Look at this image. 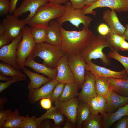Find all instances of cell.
<instances>
[{
	"label": "cell",
	"instance_id": "1",
	"mask_svg": "<svg viewBox=\"0 0 128 128\" xmlns=\"http://www.w3.org/2000/svg\"><path fill=\"white\" fill-rule=\"evenodd\" d=\"M61 40L60 46L65 55L80 54L90 43L94 35L85 26L80 31H69L60 26Z\"/></svg>",
	"mask_w": 128,
	"mask_h": 128
},
{
	"label": "cell",
	"instance_id": "2",
	"mask_svg": "<svg viewBox=\"0 0 128 128\" xmlns=\"http://www.w3.org/2000/svg\"><path fill=\"white\" fill-rule=\"evenodd\" d=\"M66 9L65 5L49 2L39 7L26 24L46 29L49 22L63 15Z\"/></svg>",
	"mask_w": 128,
	"mask_h": 128
},
{
	"label": "cell",
	"instance_id": "3",
	"mask_svg": "<svg viewBox=\"0 0 128 128\" xmlns=\"http://www.w3.org/2000/svg\"><path fill=\"white\" fill-rule=\"evenodd\" d=\"M113 49L106 37L99 34L94 35L89 45L80 53L85 61L87 62L92 59H100L102 64L109 66L111 64L109 58L103 51L105 48Z\"/></svg>",
	"mask_w": 128,
	"mask_h": 128
},
{
	"label": "cell",
	"instance_id": "4",
	"mask_svg": "<svg viewBox=\"0 0 128 128\" xmlns=\"http://www.w3.org/2000/svg\"><path fill=\"white\" fill-rule=\"evenodd\" d=\"M65 55L60 45H54L45 42L37 44L30 56L34 59L37 57H40L43 60V64L54 69L57 68L58 62Z\"/></svg>",
	"mask_w": 128,
	"mask_h": 128
},
{
	"label": "cell",
	"instance_id": "5",
	"mask_svg": "<svg viewBox=\"0 0 128 128\" xmlns=\"http://www.w3.org/2000/svg\"><path fill=\"white\" fill-rule=\"evenodd\" d=\"M37 45L32 36L30 27L25 26L23 29L22 39L17 48V62L20 69L22 70L25 67L24 64L25 60L32 55Z\"/></svg>",
	"mask_w": 128,
	"mask_h": 128
},
{
	"label": "cell",
	"instance_id": "6",
	"mask_svg": "<svg viewBox=\"0 0 128 128\" xmlns=\"http://www.w3.org/2000/svg\"><path fill=\"white\" fill-rule=\"evenodd\" d=\"M65 11L63 15L56 19L60 25L66 22L69 21L77 28H79L81 24L89 28L91 21L92 18L83 13L82 9H75L72 7L71 2H68L65 4Z\"/></svg>",
	"mask_w": 128,
	"mask_h": 128
},
{
	"label": "cell",
	"instance_id": "7",
	"mask_svg": "<svg viewBox=\"0 0 128 128\" xmlns=\"http://www.w3.org/2000/svg\"><path fill=\"white\" fill-rule=\"evenodd\" d=\"M103 7H108L118 12H127L128 11V0H99L93 4L85 5L82 10L85 14H91L95 15L96 12L93 10Z\"/></svg>",
	"mask_w": 128,
	"mask_h": 128
},
{
	"label": "cell",
	"instance_id": "8",
	"mask_svg": "<svg viewBox=\"0 0 128 128\" xmlns=\"http://www.w3.org/2000/svg\"><path fill=\"white\" fill-rule=\"evenodd\" d=\"M23 29L21 30L17 37L10 43L2 46L0 49V60L19 70L20 69L18 63L17 48L23 38Z\"/></svg>",
	"mask_w": 128,
	"mask_h": 128
},
{
	"label": "cell",
	"instance_id": "9",
	"mask_svg": "<svg viewBox=\"0 0 128 128\" xmlns=\"http://www.w3.org/2000/svg\"><path fill=\"white\" fill-rule=\"evenodd\" d=\"M69 63L75 79V82L81 88L85 80L86 63L80 54L68 55Z\"/></svg>",
	"mask_w": 128,
	"mask_h": 128
},
{
	"label": "cell",
	"instance_id": "10",
	"mask_svg": "<svg viewBox=\"0 0 128 128\" xmlns=\"http://www.w3.org/2000/svg\"><path fill=\"white\" fill-rule=\"evenodd\" d=\"M85 69L89 71L94 75L95 78L101 77L119 78H128V75L125 69L120 71H113L96 65L91 60L86 63Z\"/></svg>",
	"mask_w": 128,
	"mask_h": 128
},
{
	"label": "cell",
	"instance_id": "11",
	"mask_svg": "<svg viewBox=\"0 0 128 128\" xmlns=\"http://www.w3.org/2000/svg\"><path fill=\"white\" fill-rule=\"evenodd\" d=\"M1 24L5 30L4 33L9 36L11 41L17 37L26 24L23 19L20 20L13 14L7 15L3 20Z\"/></svg>",
	"mask_w": 128,
	"mask_h": 128
},
{
	"label": "cell",
	"instance_id": "12",
	"mask_svg": "<svg viewBox=\"0 0 128 128\" xmlns=\"http://www.w3.org/2000/svg\"><path fill=\"white\" fill-rule=\"evenodd\" d=\"M79 100L76 97L69 101H58L54 103L57 109L62 113L75 127H76L77 109Z\"/></svg>",
	"mask_w": 128,
	"mask_h": 128
},
{
	"label": "cell",
	"instance_id": "13",
	"mask_svg": "<svg viewBox=\"0 0 128 128\" xmlns=\"http://www.w3.org/2000/svg\"><path fill=\"white\" fill-rule=\"evenodd\" d=\"M49 2V0H23L20 6L15 9L13 15L18 17L29 12L28 16L23 19L26 24L39 8Z\"/></svg>",
	"mask_w": 128,
	"mask_h": 128
},
{
	"label": "cell",
	"instance_id": "14",
	"mask_svg": "<svg viewBox=\"0 0 128 128\" xmlns=\"http://www.w3.org/2000/svg\"><path fill=\"white\" fill-rule=\"evenodd\" d=\"M58 83L56 79H52L41 87L29 91L27 95L29 103L34 104L40 99L50 98L55 87Z\"/></svg>",
	"mask_w": 128,
	"mask_h": 128
},
{
	"label": "cell",
	"instance_id": "15",
	"mask_svg": "<svg viewBox=\"0 0 128 128\" xmlns=\"http://www.w3.org/2000/svg\"><path fill=\"white\" fill-rule=\"evenodd\" d=\"M85 80L82 85L78 98L82 102H87L91 98L96 96L95 88V79L94 75L89 71L86 70Z\"/></svg>",
	"mask_w": 128,
	"mask_h": 128
},
{
	"label": "cell",
	"instance_id": "16",
	"mask_svg": "<svg viewBox=\"0 0 128 128\" xmlns=\"http://www.w3.org/2000/svg\"><path fill=\"white\" fill-rule=\"evenodd\" d=\"M56 79L59 83L64 84L75 82V79L69 66L68 55H65L60 59L57 67Z\"/></svg>",
	"mask_w": 128,
	"mask_h": 128
},
{
	"label": "cell",
	"instance_id": "17",
	"mask_svg": "<svg viewBox=\"0 0 128 128\" xmlns=\"http://www.w3.org/2000/svg\"><path fill=\"white\" fill-rule=\"evenodd\" d=\"M102 18L109 26L110 31L123 36L126 28L120 22L115 11L109 9L106 10L103 14Z\"/></svg>",
	"mask_w": 128,
	"mask_h": 128
},
{
	"label": "cell",
	"instance_id": "18",
	"mask_svg": "<svg viewBox=\"0 0 128 128\" xmlns=\"http://www.w3.org/2000/svg\"><path fill=\"white\" fill-rule=\"evenodd\" d=\"M24 65L32 68L36 72L41 73L47 76L52 79H55L57 74V68L53 69L50 68L43 64L37 63L34 59L29 56L25 60Z\"/></svg>",
	"mask_w": 128,
	"mask_h": 128
},
{
	"label": "cell",
	"instance_id": "19",
	"mask_svg": "<svg viewBox=\"0 0 128 128\" xmlns=\"http://www.w3.org/2000/svg\"><path fill=\"white\" fill-rule=\"evenodd\" d=\"M61 25L56 20H53L49 22L46 29V42L54 45H60L61 40Z\"/></svg>",
	"mask_w": 128,
	"mask_h": 128
},
{
	"label": "cell",
	"instance_id": "20",
	"mask_svg": "<svg viewBox=\"0 0 128 128\" xmlns=\"http://www.w3.org/2000/svg\"><path fill=\"white\" fill-rule=\"evenodd\" d=\"M65 116L55 106L52 107L45 113L36 118V120L40 124L45 119H52L55 122L54 128H59L65 121Z\"/></svg>",
	"mask_w": 128,
	"mask_h": 128
},
{
	"label": "cell",
	"instance_id": "21",
	"mask_svg": "<svg viewBox=\"0 0 128 128\" xmlns=\"http://www.w3.org/2000/svg\"><path fill=\"white\" fill-rule=\"evenodd\" d=\"M107 112H114L128 103V96L120 95L112 91L106 98Z\"/></svg>",
	"mask_w": 128,
	"mask_h": 128
},
{
	"label": "cell",
	"instance_id": "22",
	"mask_svg": "<svg viewBox=\"0 0 128 128\" xmlns=\"http://www.w3.org/2000/svg\"><path fill=\"white\" fill-rule=\"evenodd\" d=\"M125 116H128V103L114 112H108L103 116L102 128H109L115 122Z\"/></svg>",
	"mask_w": 128,
	"mask_h": 128
},
{
	"label": "cell",
	"instance_id": "23",
	"mask_svg": "<svg viewBox=\"0 0 128 128\" xmlns=\"http://www.w3.org/2000/svg\"><path fill=\"white\" fill-rule=\"evenodd\" d=\"M22 70L30 80L27 86L29 91L38 88L52 80L49 78L45 77L43 75L33 72L27 69L25 67Z\"/></svg>",
	"mask_w": 128,
	"mask_h": 128
},
{
	"label": "cell",
	"instance_id": "24",
	"mask_svg": "<svg viewBox=\"0 0 128 128\" xmlns=\"http://www.w3.org/2000/svg\"><path fill=\"white\" fill-rule=\"evenodd\" d=\"M104 78L111 87L112 91L120 95L128 96V78Z\"/></svg>",
	"mask_w": 128,
	"mask_h": 128
},
{
	"label": "cell",
	"instance_id": "25",
	"mask_svg": "<svg viewBox=\"0 0 128 128\" xmlns=\"http://www.w3.org/2000/svg\"><path fill=\"white\" fill-rule=\"evenodd\" d=\"M79 88L75 82L65 84L62 93L58 101L64 102L77 97L79 94Z\"/></svg>",
	"mask_w": 128,
	"mask_h": 128
},
{
	"label": "cell",
	"instance_id": "26",
	"mask_svg": "<svg viewBox=\"0 0 128 128\" xmlns=\"http://www.w3.org/2000/svg\"><path fill=\"white\" fill-rule=\"evenodd\" d=\"M25 117L20 115L19 110L16 109L9 115L2 128H20Z\"/></svg>",
	"mask_w": 128,
	"mask_h": 128
},
{
	"label": "cell",
	"instance_id": "27",
	"mask_svg": "<svg viewBox=\"0 0 128 128\" xmlns=\"http://www.w3.org/2000/svg\"><path fill=\"white\" fill-rule=\"evenodd\" d=\"M90 114L88 102L79 101L77 109L76 126L78 128H81L82 123L87 119Z\"/></svg>",
	"mask_w": 128,
	"mask_h": 128
},
{
	"label": "cell",
	"instance_id": "28",
	"mask_svg": "<svg viewBox=\"0 0 128 128\" xmlns=\"http://www.w3.org/2000/svg\"><path fill=\"white\" fill-rule=\"evenodd\" d=\"M95 79V88L97 95L107 98L112 91L111 87L104 77Z\"/></svg>",
	"mask_w": 128,
	"mask_h": 128
},
{
	"label": "cell",
	"instance_id": "29",
	"mask_svg": "<svg viewBox=\"0 0 128 128\" xmlns=\"http://www.w3.org/2000/svg\"><path fill=\"white\" fill-rule=\"evenodd\" d=\"M0 74L5 77L9 76L13 77L18 76L27 78L26 76L21 71L3 62L0 63Z\"/></svg>",
	"mask_w": 128,
	"mask_h": 128
},
{
	"label": "cell",
	"instance_id": "30",
	"mask_svg": "<svg viewBox=\"0 0 128 128\" xmlns=\"http://www.w3.org/2000/svg\"><path fill=\"white\" fill-rule=\"evenodd\" d=\"M30 27L32 36L37 44L46 42L47 36L46 28L34 27Z\"/></svg>",
	"mask_w": 128,
	"mask_h": 128
},
{
	"label": "cell",
	"instance_id": "31",
	"mask_svg": "<svg viewBox=\"0 0 128 128\" xmlns=\"http://www.w3.org/2000/svg\"><path fill=\"white\" fill-rule=\"evenodd\" d=\"M103 116L95 115L90 114L87 119L83 122L85 128H102V122Z\"/></svg>",
	"mask_w": 128,
	"mask_h": 128
},
{
	"label": "cell",
	"instance_id": "32",
	"mask_svg": "<svg viewBox=\"0 0 128 128\" xmlns=\"http://www.w3.org/2000/svg\"><path fill=\"white\" fill-rule=\"evenodd\" d=\"M106 37L112 48L118 52L120 50L123 41L125 40L123 36L118 35L110 31Z\"/></svg>",
	"mask_w": 128,
	"mask_h": 128
},
{
	"label": "cell",
	"instance_id": "33",
	"mask_svg": "<svg viewBox=\"0 0 128 128\" xmlns=\"http://www.w3.org/2000/svg\"><path fill=\"white\" fill-rule=\"evenodd\" d=\"M108 53V56L118 61L123 65L128 75V57L122 56L114 49L110 50Z\"/></svg>",
	"mask_w": 128,
	"mask_h": 128
},
{
	"label": "cell",
	"instance_id": "34",
	"mask_svg": "<svg viewBox=\"0 0 128 128\" xmlns=\"http://www.w3.org/2000/svg\"><path fill=\"white\" fill-rule=\"evenodd\" d=\"M36 117L33 115L29 117L28 115L25 116L20 128H39V123L36 120Z\"/></svg>",
	"mask_w": 128,
	"mask_h": 128
},
{
	"label": "cell",
	"instance_id": "35",
	"mask_svg": "<svg viewBox=\"0 0 128 128\" xmlns=\"http://www.w3.org/2000/svg\"><path fill=\"white\" fill-rule=\"evenodd\" d=\"M65 84L58 83L55 87L50 98L52 103L58 101L63 91Z\"/></svg>",
	"mask_w": 128,
	"mask_h": 128
},
{
	"label": "cell",
	"instance_id": "36",
	"mask_svg": "<svg viewBox=\"0 0 128 128\" xmlns=\"http://www.w3.org/2000/svg\"><path fill=\"white\" fill-rule=\"evenodd\" d=\"M99 113L103 116L107 113V103L106 99L100 95L97 96Z\"/></svg>",
	"mask_w": 128,
	"mask_h": 128
},
{
	"label": "cell",
	"instance_id": "37",
	"mask_svg": "<svg viewBox=\"0 0 128 128\" xmlns=\"http://www.w3.org/2000/svg\"><path fill=\"white\" fill-rule=\"evenodd\" d=\"M88 103L91 114L98 115L99 113L97 96L91 98Z\"/></svg>",
	"mask_w": 128,
	"mask_h": 128
},
{
	"label": "cell",
	"instance_id": "38",
	"mask_svg": "<svg viewBox=\"0 0 128 128\" xmlns=\"http://www.w3.org/2000/svg\"><path fill=\"white\" fill-rule=\"evenodd\" d=\"M12 78V79L4 82L0 83V93L8 88L12 83L17 82L25 80L26 78L20 76H15Z\"/></svg>",
	"mask_w": 128,
	"mask_h": 128
},
{
	"label": "cell",
	"instance_id": "39",
	"mask_svg": "<svg viewBox=\"0 0 128 128\" xmlns=\"http://www.w3.org/2000/svg\"><path fill=\"white\" fill-rule=\"evenodd\" d=\"M10 6L8 0H0V16L3 17L9 13Z\"/></svg>",
	"mask_w": 128,
	"mask_h": 128
},
{
	"label": "cell",
	"instance_id": "40",
	"mask_svg": "<svg viewBox=\"0 0 128 128\" xmlns=\"http://www.w3.org/2000/svg\"><path fill=\"white\" fill-rule=\"evenodd\" d=\"M97 31L99 34L106 36L110 32V27L106 24L102 23L100 24L97 27Z\"/></svg>",
	"mask_w": 128,
	"mask_h": 128
},
{
	"label": "cell",
	"instance_id": "41",
	"mask_svg": "<svg viewBox=\"0 0 128 128\" xmlns=\"http://www.w3.org/2000/svg\"><path fill=\"white\" fill-rule=\"evenodd\" d=\"M12 111L8 109L4 111H0V128H2L8 116Z\"/></svg>",
	"mask_w": 128,
	"mask_h": 128
},
{
	"label": "cell",
	"instance_id": "42",
	"mask_svg": "<svg viewBox=\"0 0 128 128\" xmlns=\"http://www.w3.org/2000/svg\"><path fill=\"white\" fill-rule=\"evenodd\" d=\"M70 1L73 7L75 9H82L85 5V0H69Z\"/></svg>",
	"mask_w": 128,
	"mask_h": 128
},
{
	"label": "cell",
	"instance_id": "43",
	"mask_svg": "<svg viewBox=\"0 0 128 128\" xmlns=\"http://www.w3.org/2000/svg\"><path fill=\"white\" fill-rule=\"evenodd\" d=\"M127 116H125L118 120L114 125L115 128H127Z\"/></svg>",
	"mask_w": 128,
	"mask_h": 128
},
{
	"label": "cell",
	"instance_id": "44",
	"mask_svg": "<svg viewBox=\"0 0 128 128\" xmlns=\"http://www.w3.org/2000/svg\"><path fill=\"white\" fill-rule=\"evenodd\" d=\"M52 102L50 98H44L40 101V104L43 109L49 110L51 107Z\"/></svg>",
	"mask_w": 128,
	"mask_h": 128
},
{
	"label": "cell",
	"instance_id": "45",
	"mask_svg": "<svg viewBox=\"0 0 128 128\" xmlns=\"http://www.w3.org/2000/svg\"><path fill=\"white\" fill-rule=\"evenodd\" d=\"M11 41L9 36L6 34H4L0 35V48L6 45Z\"/></svg>",
	"mask_w": 128,
	"mask_h": 128
},
{
	"label": "cell",
	"instance_id": "46",
	"mask_svg": "<svg viewBox=\"0 0 128 128\" xmlns=\"http://www.w3.org/2000/svg\"><path fill=\"white\" fill-rule=\"evenodd\" d=\"M49 119H46L43 120L39 124V128H54V124H53Z\"/></svg>",
	"mask_w": 128,
	"mask_h": 128
},
{
	"label": "cell",
	"instance_id": "47",
	"mask_svg": "<svg viewBox=\"0 0 128 128\" xmlns=\"http://www.w3.org/2000/svg\"><path fill=\"white\" fill-rule=\"evenodd\" d=\"M18 0H11L10 1V6L9 13L11 14H13L15 9L17 2Z\"/></svg>",
	"mask_w": 128,
	"mask_h": 128
},
{
	"label": "cell",
	"instance_id": "48",
	"mask_svg": "<svg viewBox=\"0 0 128 128\" xmlns=\"http://www.w3.org/2000/svg\"><path fill=\"white\" fill-rule=\"evenodd\" d=\"M8 101L6 97L5 96L0 98V111L5 110V104Z\"/></svg>",
	"mask_w": 128,
	"mask_h": 128
},
{
	"label": "cell",
	"instance_id": "49",
	"mask_svg": "<svg viewBox=\"0 0 128 128\" xmlns=\"http://www.w3.org/2000/svg\"><path fill=\"white\" fill-rule=\"evenodd\" d=\"M125 40L123 41L120 47V50L122 51H128V42Z\"/></svg>",
	"mask_w": 128,
	"mask_h": 128
},
{
	"label": "cell",
	"instance_id": "50",
	"mask_svg": "<svg viewBox=\"0 0 128 128\" xmlns=\"http://www.w3.org/2000/svg\"><path fill=\"white\" fill-rule=\"evenodd\" d=\"M68 1L69 0H49V2L58 5H61L66 4Z\"/></svg>",
	"mask_w": 128,
	"mask_h": 128
},
{
	"label": "cell",
	"instance_id": "51",
	"mask_svg": "<svg viewBox=\"0 0 128 128\" xmlns=\"http://www.w3.org/2000/svg\"><path fill=\"white\" fill-rule=\"evenodd\" d=\"M74 126L68 120H67L65 122L62 128H74Z\"/></svg>",
	"mask_w": 128,
	"mask_h": 128
},
{
	"label": "cell",
	"instance_id": "52",
	"mask_svg": "<svg viewBox=\"0 0 128 128\" xmlns=\"http://www.w3.org/2000/svg\"><path fill=\"white\" fill-rule=\"evenodd\" d=\"M99 0H85V5H89L93 4L97 2Z\"/></svg>",
	"mask_w": 128,
	"mask_h": 128
},
{
	"label": "cell",
	"instance_id": "53",
	"mask_svg": "<svg viewBox=\"0 0 128 128\" xmlns=\"http://www.w3.org/2000/svg\"><path fill=\"white\" fill-rule=\"evenodd\" d=\"M126 28V30L124 32L123 36L124 37L126 40L128 41V24L125 25Z\"/></svg>",
	"mask_w": 128,
	"mask_h": 128
},
{
	"label": "cell",
	"instance_id": "54",
	"mask_svg": "<svg viewBox=\"0 0 128 128\" xmlns=\"http://www.w3.org/2000/svg\"><path fill=\"white\" fill-rule=\"evenodd\" d=\"M12 79V78L11 77H7L5 76L0 74V80H1L7 81L10 80Z\"/></svg>",
	"mask_w": 128,
	"mask_h": 128
},
{
	"label": "cell",
	"instance_id": "55",
	"mask_svg": "<svg viewBox=\"0 0 128 128\" xmlns=\"http://www.w3.org/2000/svg\"><path fill=\"white\" fill-rule=\"evenodd\" d=\"M5 30L1 23L0 24V35L4 34Z\"/></svg>",
	"mask_w": 128,
	"mask_h": 128
},
{
	"label": "cell",
	"instance_id": "56",
	"mask_svg": "<svg viewBox=\"0 0 128 128\" xmlns=\"http://www.w3.org/2000/svg\"><path fill=\"white\" fill-rule=\"evenodd\" d=\"M127 128H128V116L127 117Z\"/></svg>",
	"mask_w": 128,
	"mask_h": 128
}]
</instances>
